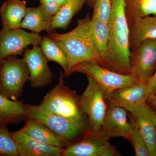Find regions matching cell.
<instances>
[{"label": "cell", "mask_w": 156, "mask_h": 156, "mask_svg": "<svg viewBox=\"0 0 156 156\" xmlns=\"http://www.w3.org/2000/svg\"><path fill=\"white\" fill-rule=\"evenodd\" d=\"M108 23V49L99 64L119 73L131 74L130 28L124 0H112L111 15Z\"/></svg>", "instance_id": "obj_1"}, {"label": "cell", "mask_w": 156, "mask_h": 156, "mask_svg": "<svg viewBox=\"0 0 156 156\" xmlns=\"http://www.w3.org/2000/svg\"><path fill=\"white\" fill-rule=\"evenodd\" d=\"M91 20L88 13L84 18L78 20L76 27L70 31L59 34L54 30L48 34V36L58 43L66 53L68 61L67 76L79 63L91 61L99 64L101 61L92 38Z\"/></svg>", "instance_id": "obj_2"}, {"label": "cell", "mask_w": 156, "mask_h": 156, "mask_svg": "<svg viewBox=\"0 0 156 156\" xmlns=\"http://www.w3.org/2000/svg\"><path fill=\"white\" fill-rule=\"evenodd\" d=\"M23 107L27 119L41 122L70 144L81 139L90 130L88 118L70 120L46 111L38 105L24 104Z\"/></svg>", "instance_id": "obj_3"}, {"label": "cell", "mask_w": 156, "mask_h": 156, "mask_svg": "<svg viewBox=\"0 0 156 156\" xmlns=\"http://www.w3.org/2000/svg\"><path fill=\"white\" fill-rule=\"evenodd\" d=\"M64 74L60 71L58 83L45 95L39 107L49 112L73 120L88 118L80 108V95L64 84Z\"/></svg>", "instance_id": "obj_4"}, {"label": "cell", "mask_w": 156, "mask_h": 156, "mask_svg": "<svg viewBox=\"0 0 156 156\" xmlns=\"http://www.w3.org/2000/svg\"><path fill=\"white\" fill-rule=\"evenodd\" d=\"M29 75L28 67L23 58L8 57L1 65L0 94L11 100H19Z\"/></svg>", "instance_id": "obj_5"}, {"label": "cell", "mask_w": 156, "mask_h": 156, "mask_svg": "<svg viewBox=\"0 0 156 156\" xmlns=\"http://www.w3.org/2000/svg\"><path fill=\"white\" fill-rule=\"evenodd\" d=\"M87 76L88 85L80 97V108L89 119L90 131L99 132L108 107L105 92L95 79Z\"/></svg>", "instance_id": "obj_6"}, {"label": "cell", "mask_w": 156, "mask_h": 156, "mask_svg": "<svg viewBox=\"0 0 156 156\" xmlns=\"http://www.w3.org/2000/svg\"><path fill=\"white\" fill-rule=\"evenodd\" d=\"M74 73H82L94 78L103 88L105 95L139 82L132 75L115 72L93 62H83L77 64L71 70L70 75Z\"/></svg>", "instance_id": "obj_7"}, {"label": "cell", "mask_w": 156, "mask_h": 156, "mask_svg": "<svg viewBox=\"0 0 156 156\" xmlns=\"http://www.w3.org/2000/svg\"><path fill=\"white\" fill-rule=\"evenodd\" d=\"M102 132L89 130L83 137L64 148L62 156H119L121 154L112 145Z\"/></svg>", "instance_id": "obj_8"}, {"label": "cell", "mask_w": 156, "mask_h": 156, "mask_svg": "<svg viewBox=\"0 0 156 156\" xmlns=\"http://www.w3.org/2000/svg\"><path fill=\"white\" fill-rule=\"evenodd\" d=\"M131 74L146 83L156 70V40L141 42L131 50Z\"/></svg>", "instance_id": "obj_9"}, {"label": "cell", "mask_w": 156, "mask_h": 156, "mask_svg": "<svg viewBox=\"0 0 156 156\" xmlns=\"http://www.w3.org/2000/svg\"><path fill=\"white\" fill-rule=\"evenodd\" d=\"M42 37L39 34L22 29L2 28L0 31V66L10 56L22 55L29 46L40 45Z\"/></svg>", "instance_id": "obj_10"}, {"label": "cell", "mask_w": 156, "mask_h": 156, "mask_svg": "<svg viewBox=\"0 0 156 156\" xmlns=\"http://www.w3.org/2000/svg\"><path fill=\"white\" fill-rule=\"evenodd\" d=\"M40 45L27 48L23 52V59L29 71L30 85L34 88H41L53 82V74L48 66V60L44 56Z\"/></svg>", "instance_id": "obj_11"}, {"label": "cell", "mask_w": 156, "mask_h": 156, "mask_svg": "<svg viewBox=\"0 0 156 156\" xmlns=\"http://www.w3.org/2000/svg\"><path fill=\"white\" fill-rule=\"evenodd\" d=\"M107 105L101 132L109 138L122 137L129 140L132 126L128 122L127 111L121 107Z\"/></svg>", "instance_id": "obj_12"}, {"label": "cell", "mask_w": 156, "mask_h": 156, "mask_svg": "<svg viewBox=\"0 0 156 156\" xmlns=\"http://www.w3.org/2000/svg\"><path fill=\"white\" fill-rule=\"evenodd\" d=\"M132 120L145 140L151 156H155L156 138V112L147 103H143L128 111Z\"/></svg>", "instance_id": "obj_13"}, {"label": "cell", "mask_w": 156, "mask_h": 156, "mask_svg": "<svg viewBox=\"0 0 156 156\" xmlns=\"http://www.w3.org/2000/svg\"><path fill=\"white\" fill-rule=\"evenodd\" d=\"M150 95L147 84L139 82L131 87L115 90L105 97L107 105L121 107L128 112L146 103Z\"/></svg>", "instance_id": "obj_14"}, {"label": "cell", "mask_w": 156, "mask_h": 156, "mask_svg": "<svg viewBox=\"0 0 156 156\" xmlns=\"http://www.w3.org/2000/svg\"><path fill=\"white\" fill-rule=\"evenodd\" d=\"M19 156H61L64 148L43 143L32 139L18 130L11 133Z\"/></svg>", "instance_id": "obj_15"}, {"label": "cell", "mask_w": 156, "mask_h": 156, "mask_svg": "<svg viewBox=\"0 0 156 156\" xmlns=\"http://www.w3.org/2000/svg\"><path fill=\"white\" fill-rule=\"evenodd\" d=\"M19 131L39 142L58 147L65 148L69 145L67 140L51 131L44 124L33 119H27Z\"/></svg>", "instance_id": "obj_16"}, {"label": "cell", "mask_w": 156, "mask_h": 156, "mask_svg": "<svg viewBox=\"0 0 156 156\" xmlns=\"http://www.w3.org/2000/svg\"><path fill=\"white\" fill-rule=\"evenodd\" d=\"M53 17L41 5L27 8L20 27L21 28L29 30L35 33L39 34L44 30L50 33L54 30Z\"/></svg>", "instance_id": "obj_17"}, {"label": "cell", "mask_w": 156, "mask_h": 156, "mask_svg": "<svg viewBox=\"0 0 156 156\" xmlns=\"http://www.w3.org/2000/svg\"><path fill=\"white\" fill-rule=\"evenodd\" d=\"M26 2L21 0H8L0 8L3 28L9 30L21 28V22L27 7Z\"/></svg>", "instance_id": "obj_18"}, {"label": "cell", "mask_w": 156, "mask_h": 156, "mask_svg": "<svg viewBox=\"0 0 156 156\" xmlns=\"http://www.w3.org/2000/svg\"><path fill=\"white\" fill-rule=\"evenodd\" d=\"M129 28V45L131 50L146 40H156V16L137 20Z\"/></svg>", "instance_id": "obj_19"}, {"label": "cell", "mask_w": 156, "mask_h": 156, "mask_svg": "<svg viewBox=\"0 0 156 156\" xmlns=\"http://www.w3.org/2000/svg\"><path fill=\"white\" fill-rule=\"evenodd\" d=\"M23 101H13L0 94V125H17L27 119Z\"/></svg>", "instance_id": "obj_20"}, {"label": "cell", "mask_w": 156, "mask_h": 156, "mask_svg": "<svg viewBox=\"0 0 156 156\" xmlns=\"http://www.w3.org/2000/svg\"><path fill=\"white\" fill-rule=\"evenodd\" d=\"M129 27L137 20L156 16V0H124Z\"/></svg>", "instance_id": "obj_21"}, {"label": "cell", "mask_w": 156, "mask_h": 156, "mask_svg": "<svg viewBox=\"0 0 156 156\" xmlns=\"http://www.w3.org/2000/svg\"><path fill=\"white\" fill-rule=\"evenodd\" d=\"M40 46L48 61L54 62L59 64L64 70V75L67 76L68 61L67 55L63 48L48 36L42 37Z\"/></svg>", "instance_id": "obj_22"}, {"label": "cell", "mask_w": 156, "mask_h": 156, "mask_svg": "<svg viewBox=\"0 0 156 156\" xmlns=\"http://www.w3.org/2000/svg\"><path fill=\"white\" fill-rule=\"evenodd\" d=\"M87 0H68L62 6L60 11L53 17V28L66 30L68 27L74 15L78 13Z\"/></svg>", "instance_id": "obj_23"}, {"label": "cell", "mask_w": 156, "mask_h": 156, "mask_svg": "<svg viewBox=\"0 0 156 156\" xmlns=\"http://www.w3.org/2000/svg\"><path fill=\"white\" fill-rule=\"evenodd\" d=\"M91 29L95 48L102 60L108 49L110 39L109 24L107 23L91 18Z\"/></svg>", "instance_id": "obj_24"}, {"label": "cell", "mask_w": 156, "mask_h": 156, "mask_svg": "<svg viewBox=\"0 0 156 156\" xmlns=\"http://www.w3.org/2000/svg\"><path fill=\"white\" fill-rule=\"evenodd\" d=\"M0 155L19 156L16 143L7 126L0 125Z\"/></svg>", "instance_id": "obj_25"}, {"label": "cell", "mask_w": 156, "mask_h": 156, "mask_svg": "<svg viewBox=\"0 0 156 156\" xmlns=\"http://www.w3.org/2000/svg\"><path fill=\"white\" fill-rule=\"evenodd\" d=\"M132 132L129 141L134 147L136 156H151L149 150L145 140L143 137L134 122L131 120Z\"/></svg>", "instance_id": "obj_26"}, {"label": "cell", "mask_w": 156, "mask_h": 156, "mask_svg": "<svg viewBox=\"0 0 156 156\" xmlns=\"http://www.w3.org/2000/svg\"><path fill=\"white\" fill-rule=\"evenodd\" d=\"M91 18L101 22H109L112 10V0H96Z\"/></svg>", "instance_id": "obj_27"}, {"label": "cell", "mask_w": 156, "mask_h": 156, "mask_svg": "<svg viewBox=\"0 0 156 156\" xmlns=\"http://www.w3.org/2000/svg\"><path fill=\"white\" fill-rule=\"evenodd\" d=\"M40 5L53 17L56 16L61 8L56 0H40Z\"/></svg>", "instance_id": "obj_28"}, {"label": "cell", "mask_w": 156, "mask_h": 156, "mask_svg": "<svg viewBox=\"0 0 156 156\" xmlns=\"http://www.w3.org/2000/svg\"><path fill=\"white\" fill-rule=\"evenodd\" d=\"M148 89L151 95H156V70L153 76L147 83Z\"/></svg>", "instance_id": "obj_29"}, {"label": "cell", "mask_w": 156, "mask_h": 156, "mask_svg": "<svg viewBox=\"0 0 156 156\" xmlns=\"http://www.w3.org/2000/svg\"><path fill=\"white\" fill-rule=\"evenodd\" d=\"M146 103L156 112V95H150Z\"/></svg>", "instance_id": "obj_30"}, {"label": "cell", "mask_w": 156, "mask_h": 156, "mask_svg": "<svg viewBox=\"0 0 156 156\" xmlns=\"http://www.w3.org/2000/svg\"><path fill=\"white\" fill-rule=\"evenodd\" d=\"M96 0H87V4L91 8H93Z\"/></svg>", "instance_id": "obj_31"}, {"label": "cell", "mask_w": 156, "mask_h": 156, "mask_svg": "<svg viewBox=\"0 0 156 156\" xmlns=\"http://www.w3.org/2000/svg\"><path fill=\"white\" fill-rule=\"evenodd\" d=\"M68 0H56L57 2L59 4V5L60 7L64 5L65 4H66V2H68Z\"/></svg>", "instance_id": "obj_32"}, {"label": "cell", "mask_w": 156, "mask_h": 156, "mask_svg": "<svg viewBox=\"0 0 156 156\" xmlns=\"http://www.w3.org/2000/svg\"><path fill=\"white\" fill-rule=\"evenodd\" d=\"M155 156H156V138L155 144Z\"/></svg>", "instance_id": "obj_33"}, {"label": "cell", "mask_w": 156, "mask_h": 156, "mask_svg": "<svg viewBox=\"0 0 156 156\" xmlns=\"http://www.w3.org/2000/svg\"><path fill=\"white\" fill-rule=\"evenodd\" d=\"M1 66H0V70H1Z\"/></svg>", "instance_id": "obj_34"}]
</instances>
